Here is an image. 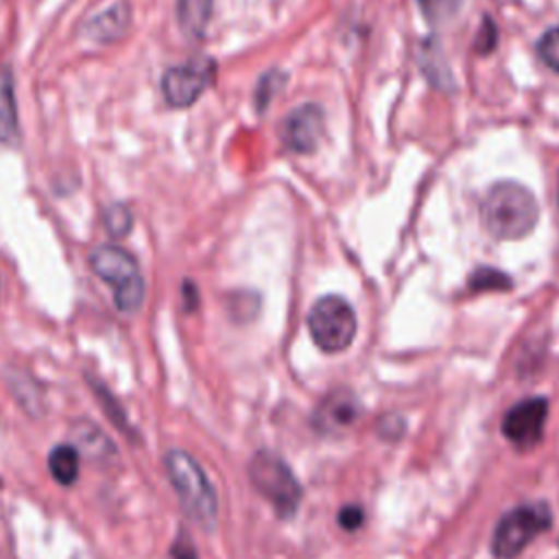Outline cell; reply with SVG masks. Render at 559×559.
<instances>
[{
    "mask_svg": "<svg viewBox=\"0 0 559 559\" xmlns=\"http://www.w3.org/2000/svg\"><path fill=\"white\" fill-rule=\"evenodd\" d=\"M539 216L533 192L515 181H498L489 188L480 205L487 231L500 240H518L533 231Z\"/></svg>",
    "mask_w": 559,
    "mask_h": 559,
    "instance_id": "cell-1",
    "label": "cell"
},
{
    "mask_svg": "<svg viewBox=\"0 0 559 559\" xmlns=\"http://www.w3.org/2000/svg\"><path fill=\"white\" fill-rule=\"evenodd\" d=\"M166 474L188 518L203 531H212L216 524L218 502L203 467L188 452L173 450L166 456Z\"/></svg>",
    "mask_w": 559,
    "mask_h": 559,
    "instance_id": "cell-2",
    "label": "cell"
},
{
    "mask_svg": "<svg viewBox=\"0 0 559 559\" xmlns=\"http://www.w3.org/2000/svg\"><path fill=\"white\" fill-rule=\"evenodd\" d=\"M90 264L92 271L111 286L118 310H140L144 301V280L131 253L116 245H100L90 253Z\"/></svg>",
    "mask_w": 559,
    "mask_h": 559,
    "instance_id": "cell-3",
    "label": "cell"
},
{
    "mask_svg": "<svg viewBox=\"0 0 559 559\" xmlns=\"http://www.w3.org/2000/svg\"><path fill=\"white\" fill-rule=\"evenodd\" d=\"M552 522L546 502H528L507 511L491 535V552L496 559H515L537 535Z\"/></svg>",
    "mask_w": 559,
    "mask_h": 559,
    "instance_id": "cell-4",
    "label": "cell"
},
{
    "mask_svg": "<svg viewBox=\"0 0 559 559\" xmlns=\"http://www.w3.org/2000/svg\"><path fill=\"white\" fill-rule=\"evenodd\" d=\"M249 480L264 496L280 518H293L301 502V487L290 467L271 452L253 454L249 463Z\"/></svg>",
    "mask_w": 559,
    "mask_h": 559,
    "instance_id": "cell-5",
    "label": "cell"
},
{
    "mask_svg": "<svg viewBox=\"0 0 559 559\" xmlns=\"http://www.w3.org/2000/svg\"><path fill=\"white\" fill-rule=\"evenodd\" d=\"M308 332L314 345L328 354L343 352L356 336V314L352 306L338 295L317 299L308 312Z\"/></svg>",
    "mask_w": 559,
    "mask_h": 559,
    "instance_id": "cell-6",
    "label": "cell"
},
{
    "mask_svg": "<svg viewBox=\"0 0 559 559\" xmlns=\"http://www.w3.org/2000/svg\"><path fill=\"white\" fill-rule=\"evenodd\" d=\"M546 417H548L546 397H526V400L513 404L504 413L502 435L513 448H518L522 452L533 450L544 437Z\"/></svg>",
    "mask_w": 559,
    "mask_h": 559,
    "instance_id": "cell-7",
    "label": "cell"
},
{
    "mask_svg": "<svg viewBox=\"0 0 559 559\" xmlns=\"http://www.w3.org/2000/svg\"><path fill=\"white\" fill-rule=\"evenodd\" d=\"M214 63L212 59H190L181 66H173L162 76V92L168 105L190 107L212 83Z\"/></svg>",
    "mask_w": 559,
    "mask_h": 559,
    "instance_id": "cell-8",
    "label": "cell"
},
{
    "mask_svg": "<svg viewBox=\"0 0 559 559\" xmlns=\"http://www.w3.org/2000/svg\"><path fill=\"white\" fill-rule=\"evenodd\" d=\"M323 135V111L314 103L295 107L282 127L284 144L295 153H312Z\"/></svg>",
    "mask_w": 559,
    "mask_h": 559,
    "instance_id": "cell-9",
    "label": "cell"
},
{
    "mask_svg": "<svg viewBox=\"0 0 559 559\" xmlns=\"http://www.w3.org/2000/svg\"><path fill=\"white\" fill-rule=\"evenodd\" d=\"M356 415H358L356 397L347 391H334L319 404L314 413V426L321 432H338L347 428L356 419Z\"/></svg>",
    "mask_w": 559,
    "mask_h": 559,
    "instance_id": "cell-10",
    "label": "cell"
},
{
    "mask_svg": "<svg viewBox=\"0 0 559 559\" xmlns=\"http://www.w3.org/2000/svg\"><path fill=\"white\" fill-rule=\"evenodd\" d=\"M131 22V11H129V4L127 2H116L111 4L109 9H105L103 13L94 15L90 22H87V37L94 39V41H114L118 39L127 26Z\"/></svg>",
    "mask_w": 559,
    "mask_h": 559,
    "instance_id": "cell-11",
    "label": "cell"
},
{
    "mask_svg": "<svg viewBox=\"0 0 559 559\" xmlns=\"http://www.w3.org/2000/svg\"><path fill=\"white\" fill-rule=\"evenodd\" d=\"M17 142V111L9 68H0V151Z\"/></svg>",
    "mask_w": 559,
    "mask_h": 559,
    "instance_id": "cell-12",
    "label": "cell"
},
{
    "mask_svg": "<svg viewBox=\"0 0 559 559\" xmlns=\"http://www.w3.org/2000/svg\"><path fill=\"white\" fill-rule=\"evenodd\" d=\"M214 0H177V20L188 37H203Z\"/></svg>",
    "mask_w": 559,
    "mask_h": 559,
    "instance_id": "cell-13",
    "label": "cell"
},
{
    "mask_svg": "<svg viewBox=\"0 0 559 559\" xmlns=\"http://www.w3.org/2000/svg\"><path fill=\"white\" fill-rule=\"evenodd\" d=\"M48 469L59 485H72L79 476V452L68 443L55 445L48 456Z\"/></svg>",
    "mask_w": 559,
    "mask_h": 559,
    "instance_id": "cell-14",
    "label": "cell"
},
{
    "mask_svg": "<svg viewBox=\"0 0 559 559\" xmlns=\"http://www.w3.org/2000/svg\"><path fill=\"white\" fill-rule=\"evenodd\" d=\"M469 288L472 290H509L511 288V277L504 275L502 271H496V269H489V266H483V269H476L469 277Z\"/></svg>",
    "mask_w": 559,
    "mask_h": 559,
    "instance_id": "cell-15",
    "label": "cell"
},
{
    "mask_svg": "<svg viewBox=\"0 0 559 559\" xmlns=\"http://www.w3.org/2000/svg\"><path fill=\"white\" fill-rule=\"evenodd\" d=\"M421 15L430 24H443L452 20L461 7V0H417Z\"/></svg>",
    "mask_w": 559,
    "mask_h": 559,
    "instance_id": "cell-16",
    "label": "cell"
},
{
    "mask_svg": "<svg viewBox=\"0 0 559 559\" xmlns=\"http://www.w3.org/2000/svg\"><path fill=\"white\" fill-rule=\"evenodd\" d=\"M103 223L111 236H124L133 225V214L124 203H111L103 214Z\"/></svg>",
    "mask_w": 559,
    "mask_h": 559,
    "instance_id": "cell-17",
    "label": "cell"
},
{
    "mask_svg": "<svg viewBox=\"0 0 559 559\" xmlns=\"http://www.w3.org/2000/svg\"><path fill=\"white\" fill-rule=\"evenodd\" d=\"M539 59L555 72H559V26L546 31L537 41Z\"/></svg>",
    "mask_w": 559,
    "mask_h": 559,
    "instance_id": "cell-18",
    "label": "cell"
},
{
    "mask_svg": "<svg viewBox=\"0 0 559 559\" xmlns=\"http://www.w3.org/2000/svg\"><path fill=\"white\" fill-rule=\"evenodd\" d=\"M362 524V509L356 504H345L338 511V526H343L345 531H356Z\"/></svg>",
    "mask_w": 559,
    "mask_h": 559,
    "instance_id": "cell-19",
    "label": "cell"
},
{
    "mask_svg": "<svg viewBox=\"0 0 559 559\" xmlns=\"http://www.w3.org/2000/svg\"><path fill=\"white\" fill-rule=\"evenodd\" d=\"M496 39H498L496 26L491 24L489 17H485V26H483V33H480L478 39H476V48H478L480 52H489V50L496 46Z\"/></svg>",
    "mask_w": 559,
    "mask_h": 559,
    "instance_id": "cell-20",
    "label": "cell"
},
{
    "mask_svg": "<svg viewBox=\"0 0 559 559\" xmlns=\"http://www.w3.org/2000/svg\"><path fill=\"white\" fill-rule=\"evenodd\" d=\"M173 559H197L194 546L186 535H179V539L173 544Z\"/></svg>",
    "mask_w": 559,
    "mask_h": 559,
    "instance_id": "cell-21",
    "label": "cell"
}]
</instances>
